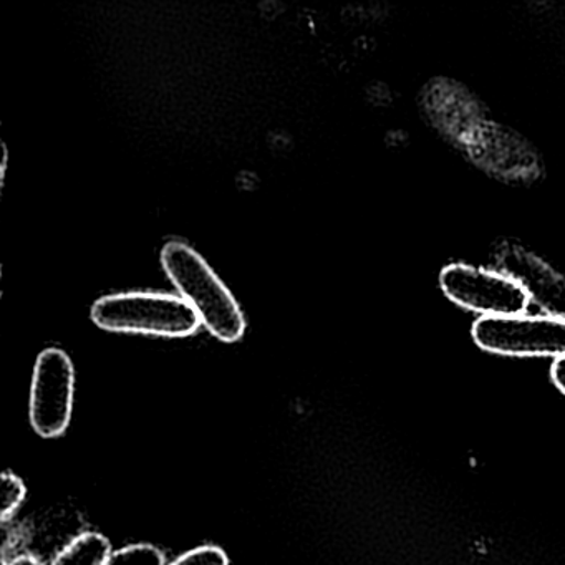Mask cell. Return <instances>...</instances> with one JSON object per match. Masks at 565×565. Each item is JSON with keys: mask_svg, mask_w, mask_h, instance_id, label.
<instances>
[{"mask_svg": "<svg viewBox=\"0 0 565 565\" xmlns=\"http://www.w3.org/2000/svg\"><path fill=\"white\" fill-rule=\"evenodd\" d=\"M161 264L207 332L226 343L243 339L246 317L239 302L194 247L184 241H170L161 250Z\"/></svg>", "mask_w": 565, "mask_h": 565, "instance_id": "6da1fadb", "label": "cell"}, {"mask_svg": "<svg viewBox=\"0 0 565 565\" xmlns=\"http://www.w3.org/2000/svg\"><path fill=\"white\" fill-rule=\"evenodd\" d=\"M92 320L108 332L183 339L200 329L193 307L168 292H118L102 297L92 307Z\"/></svg>", "mask_w": 565, "mask_h": 565, "instance_id": "7a4b0ae2", "label": "cell"}, {"mask_svg": "<svg viewBox=\"0 0 565 565\" xmlns=\"http://www.w3.org/2000/svg\"><path fill=\"white\" fill-rule=\"evenodd\" d=\"M479 349L518 359L565 356V322L548 316L479 317L471 329Z\"/></svg>", "mask_w": 565, "mask_h": 565, "instance_id": "3957f363", "label": "cell"}, {"mask_svg": "<svg viewBox=\"0 0 565 565\" xmlns=\"http://www.w3.org/2000/svg\"><path fill=\"white\" fill-rule=\"evenodd\" d=\"M439 287L452 303L479 317L519 316L531 306L521 284L498 269L449 264L439 273Z\"/></svg>", "mask_w": 565, "mask_h": 565, "instance_id": "277c9868", "label": "cell"}, {"mask_svg": "<svg viewBox=\"0 0 565 565\" xmlns=\"http://www.w3.org/2000/svg\"><path fill=\"white\" fill-rule=\"evenodd\" d=\"M75 369L64 350L45 349L32 375L29 418L42 438H58L67 431L74 413Z\"/></svg>", "mask_w": 565, "mask_h": 565, "instance_id": "5b68a950", "label": "cell"}, {"mask_svg": "<svg viewBox=\"0 0 565 565\" xmlns=\"http://www.w3.org/2000/svg\"><path fill=\"white\" fill-rule=\"evenodd\" d=\"M498 270L521 284L531 303L544 316L565 322V277L547 260L518 243L499 244L494 249Z\"/></svg>", "mask_w": 565, "mask_h": 565, "instance_id": "8992f818", "label": "cell"}, {"mask_svg": "<svg viewBox=\"0 0 565 565\" xmlns=\"http://www.w3.org/2000/svg\"><path fill=\"white\" fill-rule=\"evenodd\" d=\"M110 554V542L105 535L85 532L71 542L51 565H105Z\"/></svg>", "mask_w": 565, "mask_h": 565, "instance_id": "52a82bcc", "label": "cell"}, {"mask_svg": "<svg viewBox=\"0 0 565 565\" xmlns=\"http://www.w3.org/2000/svg\"><path fill=\"white\" fill-rule=\"evenodd\" d=\"M105 565H167V557L157 545L131 544L111 551Z\"/></svg>", "mask_w": 565, "mask_h": 565, "instance_id": "ba28073f", "label": "cell"}, {"mask_svg": "<svg viewBox=\"0 0 565 565\" xmlns=\"http://www.w3.org/2000/svg\"><path fill=\"white\" fill-rule=\"evenodd\" d=\"M0 492H2L0 518H2V522H8L9 519L14 518L22 502L25 501L28 488H25L24 481H22L19 476H15L14 472L6 471L4 475H2Z\"/></svg>", "mask_w": 565, "mask_h": 565, "instance_id": "9c48e42d", "label": "cell"}, {"mask_svg": "<svg viewBox=\"0 0 565 565\" xmlns=\"http://www.w3.org/2000/svg\"><path fill=\"white\" fill-rule=\"evenodd\" d=\"M167 565H230L226 552L216 545H200Z\"/></svg>", "mask_w": 565, "mask_h": 565, "instance_id": "30bf717a", "label": "cell"}, {"mask_svg": "<svg viewBox=\"0 0 565 565\" xmlns=\"http://www.w3.org/2000/svg\"><path fill=\"white\" fill-rule=\"evenodd\" d=\"M551 379L555 388L565 396V356L554 360L551 366Z\"/></svg>", "mask_w": 565, "mask_h": 565, "instance_id": "8fae6325", "label": "cell"}, {"mask_svg": "<svg viewBox=\"0 0 565 565\" xmlns=\"http://www.w3.org/2000/svg\"><path fill=\"white\" fill-rule=\"evenodd\" d=\"M8 565H41L38 558L32 555H19V557L12 558Z\"/></svg>", "mask_w": 565, "mask_h": 565, "instance_id": "7c38bea8", "label": "cell"}]
</instances>
